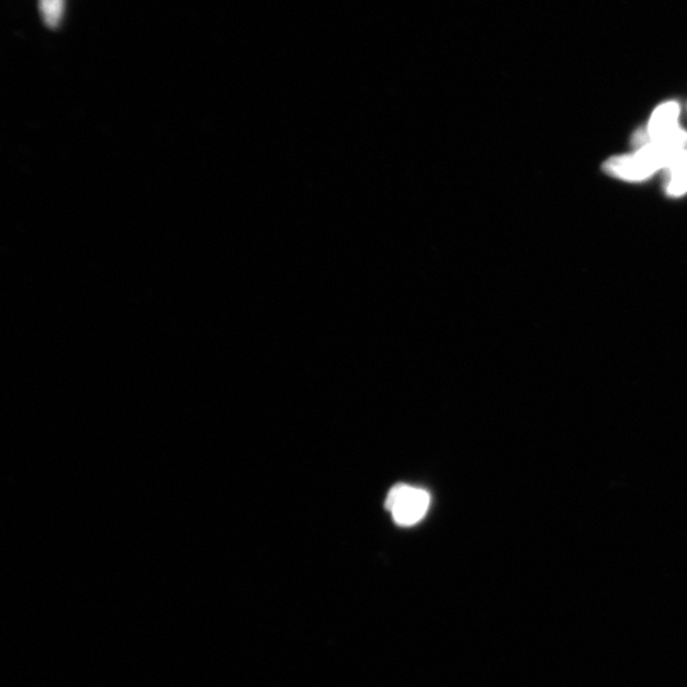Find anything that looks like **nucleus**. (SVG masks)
<instances>
[{
	"mask_svg": "<svg viewBox=\"0 0 687 687\" xmlns=\"http://www.w3.org/2000/svg\"><path fill=\"white\" fill-rule=\"evenodd\" d=\"M680 116V105L675 101L662 103L650 119L643 129L634 135V144L638 148L649 143L675 142L687 146V132L678 126Z\"/></svg>",
	"mask_w": 687,
	"mask_h": 687,
	"instance_id": "obj_1",
	"label": "nucleus"
},
{
	"mask_svg": "<svg viewBox=\"0 0 687 687\" xmlns=\"http://www.w3.org/2000/svg\"><path fill=\"white\" fill-rule=\"evenodd\" d=\"M430 495L428 492L406 484H397L390 491L386 508L394 521L401 526H413L421 521L428 513Z\"/></svg>",
	"mask_w": 687,
	"mask_h": 687,
	"instance_id": "obj_2",
	"label": "nucleus"
},
{
	"mask_svg": "<svg viewBox=\"0 0 687 687\" xmlns=\"http://www.w3.org/2000/svg\"><path fill=\"white\" fill-rule=\"evenodd\" d=\"M666 191L678 198L687 193V149L678 151L666 169Z\"/></svg>",
	"mask_w": 687,
	"mask_h": 687,
	"instance_id": "obj_3",
	"label": "nucleus"
},
{
	"mask_svg": "<svg viewBox=\"0 0 687 687\" xmlns=\"http://www.w3.org/2000/svg\"><path fill=\"white\" fill-rule=\"evenodd\" d=\"M67 0H38L40 13L45 25L50 29H57L66 12Z\"/></svg>",
	"mask_w": 687,
	"mask_h": 687,
	"instance_id": "obj_4",
	"label": "nucleus"
}]
</instances>
